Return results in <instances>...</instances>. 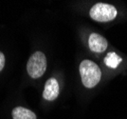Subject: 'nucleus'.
Returning <instances> with one entry per match:
<instances>
[{
    "label": "nucleus",
    "mask_w": 127,
    "mask_h": 119,
    "mask_svg": "<svg viewBox=\"0 0 127 119\" xmlns=\"http://www.w3.org/2000/svg\"><path fill=\"white\" fill-rule=\"evenodd\" d=\"M88 45L92 52L103 53L107 49V40L99 33H91L88 38Z\"/></svg>",
    "instance_id": "20e7f679"
},
{
    "label": "nucleus",
    "mask_w": 127,
    "mask_h": 119,
    "mask_svg": "<svg viewBox=\"0 0 127 119\" xmlns=\"http://www.w3.org/2000/svg\"><path fill=\"white\" fill-rule=\"evenodd\" d=\"M4 66H5V55L0 52V71L3 70Z\"/></svg>",
    "instance_id": "6e6552de"
},
{
    "label": "nucleus",
    "mask_w": 127,
    "mask_h": 119,
    "mask_svg": "<svg viewBox=\"0 0 127 119\" xmlns=\"http://www.w3.org/2000/svg\"><path fill=\"white\" fill-rule=\"evenodd\" d=\"M90 17L98 22H109L117 17L118 11L113 5L97 3L90 10Z\"/></svg>",
    "instance_id": "f03ea898"
},
{
    "label": "nucleus",
    "mask_w": 127,
    "mask_h": 119,
    "mask_svg": "<svg viewBox=\"0 0 127 119\" xmlns=\"http://www.w3.org/2000/svg\"><path fill=\"white\" fill-rule=\"evenodd\" d=\"M80 74L84 86L86 88H94L100 82L101 71L99 66L91 60H84L80 65Z\"/></svg>",
    "instance_id": "f257e3e1"
},
{
    "label": "nucleus",
    "mask_w": 127,
    "mask_h": 119,
    "mask_svg": "<svg viewBox=\"0 0 127 119\" xmlns=\"http://www.w3.org/2000/svg\"><path fill=\"white\" fill-rule=\"evenodd\" d=\"M47 70V58L42 52H36L30 57L27 64L29 75L33 79L43 76Z\"/></svg>",
    "instance_id": "7ed1b4c3"
},
{
    "label": "nucleus",
    "mask_w": 127,
    "mask_h": 119,
    "mask_svg": "<svg viewBox=\"0 0 127 119\" xmlns=\"http://www.w3.org/2000/svg\"><path fill=\"white\" fill-rule=\"evenodd\" d=\"M11 114L13 119H36V115L33 112L23 107L13 109Z\"/></svg>",
    "instance_id": "423d86ee"
},
{
    "label": "nucleus",
    "mask_w": 127,
    "mask_h": 119,
    "mask_svg": "<svg viewBox=\"0 0 127 119\" xmlns=\"http://www.w3.org/2000/svg\"><path fill=\"white\" fill-rule=\"evenodd\" d=\"M122 61V57H120L116 53L112 52L109 53L104 58V63L107 67L112 68V69H116L118 66L120 65V63Z\"/></svg>",
    "instance_id": "0eeeda50"
},
{
    "label": "nucleus",
    "mask_w": 127,
    "mask_h": 119,
    "mask_svg": "<svg viewBox=\"0 0 127 119\" xmlns=\"http://www.w3.org/2000/svg\"><path fill=\"white\" fill-rule=\"evenodd\" d=\"M59 92V83L55 78H49L46 82L45 90L43 92V97L48 101H53L58 97Z\"/></svg>",
    "instance_id": "39448f33"
}]
</instances>
